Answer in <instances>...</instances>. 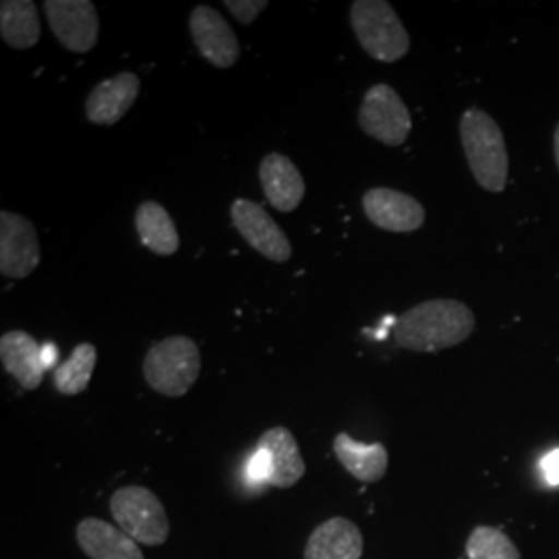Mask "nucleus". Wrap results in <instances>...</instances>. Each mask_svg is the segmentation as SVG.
<instances>
[{
    "label": "nucleus",
    "mask_w": 559,
    "mask_h": 559,
    "mask_svg": "<svg viewBox=\"0 0 559 559\" xmlns=\"http://www.w3.org/2000/svg\"><path fill=\"white\" fill-rule=\"evenodd\" d=\"M75 537L81 551L90 559H145L140 543L122 533L117 524L102 519H83Z\"/></svg>",
    "instance_id": "nucleus-16"
},
{
    "label": "nucleus",
    "mask_w": 559,
    "mask_h": 559,
    "mask_svg": "<svg viewBox=\"0 0 559 559\" xmlns=\"http://www.w3.org/2000/svg\"><path fill=\"white\" fill-rule=\"evenodd\" d=\"M41 249L34 224L21 214L0 212V274L27 278L40 263Z\"/></svg>",
    "instance_id": "nucleus-8"
},
{
    "label": "nucleus",
    "mask_w": 559,
    "mask_h": 559,
    "mask_svg": "<svg viewBox=\"0 0 559 559\" xmlns=\"http://www.w3.org/2000/svg\"><path fill=\"white\" fill-rule=\"evenodd\" d=\"M98 360V350L90 342H81L71 357L57 365L52 371V383L62 396H78L87 390Z\"/></svg>",
    "instance_id": "nucleus-21"
},
{
    "label": "nucleus",
    "mask_w": 559,
    "mask_h": 559,
    "mask_svg": "<svg viewBox=\"0 0 559 559\" xmlns=\"http://www.w3.org/2000/svg\"><path fill=\"white\" fill-rule=\"evenodd\" d=\"M135 228L152 253L168 258L179 251L180 237L177 224L158 201H143L135 212Z\"/></svg>",
    "instance_id": "nucleus-19"
},
{
    "label": "nucleus",
    "mask_w": 559,
    "mask_h": 559,
    "mask_svg": "<svg viewBox=\"0 0 559 559\" xmlns=\"http://www.w3.org/2000/svg\"><path fill=\"white\" fill-rule=\"evenodd\" d=\"M44 13L48 25L60 41L71 52H92L100 36V20L94 2L90 0H46Z\"/></svg>",
    "instance_id": "nucleus-7"
},
{
    "label": "nucleus",
    "mask_w": 559,
    "mask_h": 559,
    "mask_svg": "<svg viewBox=\"0 0 559 559\" xmlns=\"http://www.w3.org/2000/svg\"><path fill=\"white\" fill-rule=\"evenodd\" d=\"M224 4L242 25H251L267 9L265 0H226Z\"/></svg>",
    "instance_id": "nucleus-23"
},
{
    "label": "nucleus",
    "mask_w": 559,
    "mask_h": 559,
    "mask_svg": "<svg viewBox=\"0 0 559 559\" xmlns=\"http://www.w3.org/2000/svg\"><path fill=\"white\" fill-rule=\"evenodd\" d=\"M362 535L353 520H325L320 524L305 547V559H360Z\"/></svg>",
    "instance_id": "nucleus-17"
},
{
    "label": "nucleus",
    "mask_w": 559,
    "mask_h": 559,
    "mask_svg": "<svg viewBox=\"0 0 559 559\" xmlns=\"http://www.w3.org/2000/svg\"><path fill=\"white\" fill-rule=\"evenodd\" d=\"M110 514L122 533L147 547H160L170 537V520L154 491L129 485L112 493Z\"/></svg>",
    "instance_id": "nucleus-5"
},
{
    "label": "nucleus",
    "mask_w": 559,
    "mask_h": 559,
    "mask_svg": "<svg viewBox=\"0 0 559 559\" xmlns=\"http://www.w3.org/2000/svg\"><path fill=\"white\" fill-rule=\"evenodd\" d=\"M141 81L135 73H119L112 80L100 81L85 100V115L94 124H117L138 100Z\"/></svg>",
    "instance_id": "nucleus-12"
},
{
    "label": "nucleus",
    "mask_w": 559,
    "mask_h": 559,
    "mask_svg": "<svg viewBox=\"0 0 559 559\" xmlns=\"http://www.w3.org/2000/svg\"><path fill=\"white\" fill-rule=\"evenodd\" d=\"M44 346L38 340L23 330L4 332L0 338V360L7 373H11L23 390H38L46 365H44Z\"/></svg>",
    "instance_id": "nucleus-13"
},
{
    "label": "nucleus",
    "mask_w": 559,
    "mask_h": 559,
    "mask_svg": "<svg viewBox=\"0 0 559 559\" xmlns=\"http://www.w3.org/2000/svg\"><path fill=\"white\" fill-rule=\"evenodd\" d=\"M543 473H545V479L549 480L551 485H559V450L545 456Z\"/></svg>",
    "instance_id": "nucleus-24"
},
{
    "label": "nucleus",
    "mask_w": 559,
    "mask_h": 559,
    "mask_svg": "<svg viewBox=\"0 0 559 559\" xmlns=\"http://www.w3.org/2000/svg\"><path fill=\"white\" fill-rule=\"evenodd\" d=\"M189 27L201 57L210 64L230 69L239 60V38L216 9L205 4L195 7L189 17Z\"/></svg>",
    "instance_id": "nucleus-10"
},
{
    "label": "nucleus",
    "mask_w": 559,
    "mask_h": 559,
    "mask_svg": "<svg viewBox=\"0 0 559 559\" xmlns=\"http://www.w3.org/2000/svg\"><path fill=\"white\" fill-rule=\"evenodd\" d=\"M0 34L4 44L15 50L34 48L41 36L38 7L32 0H2Z\"/></svg>",
    "instance_id": "nucleus-20"
},
{
    "label": "nucleus",
    "mask_w": 559,
    "mask_h": 559,
    "mask_svg": "<svg viewBox=\"0 0 559 559\" xmlns=\"http://www.w3.org/2000/svg\"><path fill=\"white\" fill-rule=\"evenodd\" d=\"M460 140L475 180L489 193L508 185V147L500 124L480 108H468L460 119Z\"/></svg>",
    "instance_id": "nucleus-2"
},
{
    "label": "nucleus",
    "mask_w": 559,
    "mask_h": 559,
    "mask_svg": "<svg viewBox=\"0 0 559 559\" xmlns=\"http://www.w3.org/2000/svg\"><path fill=\"white\" fill-rule=\"evenodd\" d=\"M357 120L365 135L390 147L402 145L413 131L408 106L400 98L399 92L388 83H378L367 90L365 98L360 102Z\"/></svg>",
    "instance_id": "nucleus-6"
},
{
    "label": "nucleus",
    "mask_w": 559,
    "mask_h": 559,
    "mask_svg": "<svg viewBox=\"0 0 559 559\" xmlns=\"http://www.w3.org/2000/svg\"><path fill=\"white\" fill-rule=\"evenodd\" d=\"M468 559H520L516 545L493 526H477L466 540Z\"/></svg>",
    "instance_id": "nucleus-22"
},
{
    "label": "nucleus",
    "mask_w": 559,
    "mask_h": 559,
    "mask_svg": "<svg viewBox=\"0 0 559 559\" xmlns=\"http://www.w3.org/2000/svg\"><path fill=\"white\" fill-rule=\"evenodd\" d=\"M554 152H556V164H558L559 170V122L556 127V133H554Z\"/></svg>",
    "instance_id": "nucleus-26"
},
{
    "label": "nucleus",
    "mask_w": 559,
    "mask_h": 559,
    "mask_svg": "<svg viewBox=\"0 0 559 559\" xmlns=\"http://www.w3.org/2000/svg\"><path fill=\"white\" fill-rule=\"evenodd\" d=\"M350 25L362 50L380 62H396L411 50V36L385 0H355Z\"/></svg>",
    "instance_id": "nucleus-4"
},
{
    "label": "nucleus",
    "mask_w": 559,
    "mask_h": 559,
    "mask_svg": "<svg viewBox=\"0 0 559 559\" xmlns=\"http://www.w3.org/2000/svg\"><path fill=\"white\" fill-rule=\"evenodd\" d=\"M230 218L240 237L247 240L258 253L274 263H286L293 258V245L286 233L260 203L237 200L230 207Z\"/></svg>",
    "instance_id": "nucleus-9"
},
{
    "label": "nucleus",
    "mask_w": 559,
    "mask_h": 559,
    "mask_svg": "<svg viewBox=\"0 0 559 559\" xmlns=\"http://www.w3.org/2000/svg\"><path fill=\"white\" fill-rule=\"evenodd\" d=\"M260 180L267 201L284 214L295 212L305 198V179L297 164L278 152L261 160Z\"/></svg>",
    "instance_id": "nucleus-15"
},
{
    "label": "nucleus",
    "mask_w": 559,
    "mask_h": 559,
    "mask_svg": "<svg viewBox=\"0 0 559 559\" xmlns=\"http://www.w3.org/2000/svg\"><path fill=\"white\" fill-rule=\"evenodd\" d=\"M258 450L263 452L267 459V466H270L267 483L270 485H274L278 489H288L302 479L305 460H302L299 443L290 433V429H286V427L267 429L258 441Z\"/></svg>",
    "instance_id": "nucleus-14"
},
{
    "label": "nucleus",
    "mask_w": 559,
    "mask_h": 559,
    "mask_svg": "<svg viewBox=\"0 0 559 559\" xmlns=\"http://www.w3.org/2000/svg\"><path fill=\"white\" fill-rule=\"evenodd\" d=\"M362 210L371 224L388 233H415L425 224V207L413 195L376 187L362 195Z\"/></svg>",
    "instance_id": "nucleus-11"
},
{
    "label": "nucleus",
    "mask_w": 559,
    "mask_h": 559,
    "mask_svg": "<svg viewBox=\"0 0 559 559\" xmlns=\"http://www.w3.org/2000/svg\"><path fill=\"white\" fill-rule=\"evenodd\" d=\"M475 313L454 299L425 300L394 321V340L400 348L438 353L459 346L475 332Z\"/></svg>",
    "instance_id": "nucleus-1"
},
{
    "label": "nucleus",
    "mask_w": 559,
    "mask_h": 559,
    "mask_svg": "<svg viewBox=\"0 0 559 559\" xmlns=\"http://www.w3.org/2000/svg\"><path fill=\"white\" fill-rule=\"evenodd\" d=\"M334 454L340 464L360 483H378L388 471V450L383 443H362L348 433H338Z\"/></svg>",
    "instance_id": "nucleus-18"
},
{
    "label": "nucleus",
    "mask_w": 559,
    "mask_h": 559,
    "mask_svg": "<svg viewBox=\"0 0 559 559\" xmlns=\"http://www.w3.org/2000/svg\"><path fill=\"white\" fill-rule=\"evenodd\" d=\"M200 346L187 336H170L154 344L143 359L147 385L168 399L185 396L200 378Z\"/></svg>",
    "instance_id": "nucleus-3"
},
{
    "label": "nucleus",
    "mask_w": 559,
    "mask_h": 559,
    "mask_svg": "<svg viewBox=\"0 0 559 559\" xmlns=\"http://www.w3.org/2000/svg\"><path fill=\"white\" fill-rule=\"evenodd\" d=\"M41 355H44V365H46V369H48V367H55V369H57V365H55V362H57V357H59V350H57V346H55V344H46Z\"/></svg>",
    "instance_id": "nucleus-25"
}]
</instances>
